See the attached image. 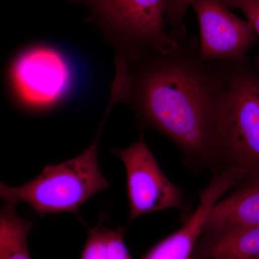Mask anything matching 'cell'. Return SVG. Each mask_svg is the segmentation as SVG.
Listing matches in <instances>:
<instances>
[{"mask_svg": "<svg viewBox=\"0 0 259 259\" xmlns=\"http://www.w3.org/2000/svg\"><path fill=\"white\" fill-rule=\"evenodd\" d=\"M255 69L259 71V54L255 59Z\"/></svg>", "mask_w": 259, "mask_h": 259, "instance_id": "cell-16", "label": "cell"}, {"mask_svg": "<svg viewBox=\"0 0 259 259\" xmlns=\"http://www.w3.org/2000/svg\"><path fill=\"white\" fill-rule=\"evenodd\" d=\"M245 177L244 171L236 167L214 172L209 185L201 191L195 212L178 231L153 247L142 259H190L209 209L225 194L241 185Z\"/></svg>", "mask_w": 259, "mask_h": 259, "instance_id": "cell-8", "label": "cell"}, {"mask_svg": "<svg viewBox=\"0 0 259 259\" xmlns=\"http://www.w3.org/2000/svg\"><path fill=\"white\" fill-rule=\"evenodd\" d=\"M251 259H259V256L258 257H256V258H251Z\"/></svg>", "mask_w": 259, "mask_h": 259, "instance_id": "cell-17", "label": "cell"}, {"mask_svg": "<svg viewBox=\"0 0 259 259\" xmlns=\"http://www.w3.org/2000/svg\"><path fill=\"white\" fill-rule=\"evenodd\" d=\"M102 129V125L93 144L79 156L59 164L46 166L38 176L23 185L9 187L5 200L25 202L41 215L76 214L87 201L109 187L99 164Z\"/></svg>", "mask_w": 259, "mask_h": 259, "instance_id": "cell-4", "label": "cell"}, {"mask_svg": "<svg viewBox=\"0 0 259 259\" xmlns=\"http://www.w3.org/2000/svg\"><path fill=\"white\" fill-rule=\"evenodd\" d=\"M74 58L59 46L37 42L24 48L8 69L10 91L26 111L44 113L69 101L80 84Z\"/></svg>", "mask_w": 259, "mask_h": 259, "instance_id": "cell-3", "label": "cell"}, {"mask_svg": "<svg viewBox=\"0 0 259 259\" xmlns=\"http://www.w3.org/2000/svg\"><path fill=\"white\" fill-rule=\"evenodd\" d=\"M259 226V175L248 174L234 192L209 209L202 235Z\"/></svg>", "mask_w": 259, "mask_h": 259, "instance_id": "cell-9", "label": "cell"}, {"mask_svg": "<svg viewBox=\"0 0 259 259\" xmlns=\"http://www.w3.org/2000/svg\"><path fill=\"white\" fill-rule=\"evenodd\" d=\"M80 259H132L124 240L123 231L102 225L89 231Z\"/></svg>", "mask_w": 259, "mask_h": 259, "instance_id": "cell-12", "label": "cell"}, {"mask_svg": "<svg viewBox=\"0 0 259 259\" xmlns=\"http://www.w3.org/2000/svg\"><path fill=\"white\" fill-rule=\"evenodd\" d=\"M191 6L198 19L199 53L204 60L238 62L247 59L258 37L246 20L235 15L223 0H193Z\"/></svg>", "mask_w": 259, "mask_h": 259, "instance_id": "cell-7", "label": "cell"}, {"mask_svg": "<svg viewBox=\"0 0 259 259\" xmlns=\"http://www.w3.org/2000/svg\"><path fill=\"white\" fill-rule=\"evenodd\" d=\"M223 93L218 113L221 160L259 175V71L248 60L218 61Z\"/></svg>", "mask_w": 259, "mask_h": 259, "instance_id": "cell-2", "label": "cell"}, {"mask_svg": "<svg viewBox=\"0 0 259 259\" xmlns=\"http://www.w3.org/2000/svg\"><path fill=\"white\" fill-rule=\"evenodd\" d=\"M259 256V226L202 235L190 259H251Z\"/></svg>", "mask_w": 259, "mask_h": 259, "instance_id": "cell-10", "label": "cell"}, {"mask_svg": "<svg viewBox=\"0 0 259 259\" xmlns=\"http://www.w3.org/2000/svg\"><path fill=\"white\" fill-rule=\"evenodd\" d=\"M112 152L125 166L130 221L163 209L184 208L182 191L162 171L144 135L128 147Z\"/></svg>", "mask_w": 259, "mask_h": 259, "instance_id": "cell-6", "label": "cell"}, {"mask_svg": "<svg viewBox=\"0 0 259 259\" xmlns=\"http://www.w3.org/2000/svg\"><path fill=\"white\" fill-rule=\"evenodd\" d=\"M116 56L136 59L165 41V0H88Z\"/></svg>", "mask_w": 259, "mask_h": 259, "instance_id": "cell-5", "label": "cell"}, {"mask_svg": "<svg viewBox=\"0 0 259 259\" xmlns=\"http://www.w3.org/2000/svg\"><path fill=\"white\" fill-rule=\"evenodd\" d=\"M10 186L5 185L0 181V199L4 201L8 197V190H9Z\"/></svg>", "mask_w": 259, "mask_h": 259, "instance_id": "cell-15", "label": "cell"}, {"mask_svg": "<svg viewBox=\"0 0 259 259\" xmlns=\"http://www.w3.org/2000/svg\"><path fill=\"white\" fill-rule=\"evenodd\" d=\"M192 1L193 0H165V18L171 26L170 32L187 33L184 20Z\"/></svg>", "mask_w": 259, "mask_h": 259, "instance_id": "cell-13", "label": "cell"}, {"mask_svg": "<svg viewBox=\"0 0 259 259\" xmlns=\"http://www.w3.org/2000/svg\"><path fill=\"white\" fill-rule=\"evenodd\" d=\"M17 204L5 200L0 209V259H32L28 247L32 224L19 216Z\"/></svg>", "mask_w": 259, "mask_h": 259, "instance_id": "cell-11", "label": "cell"}, {"mask_svg": "<svg viewBox=\"0 0 259 259\" xmlns=\"http://www.w3.org/2000/svg\"><path fill=\"white\" fill-rule=\"evenodd\" d=\"M111 96L127 104L140 125L171 140L190 166L219 170L218 113L223 79L218 61L204 60L199 41L170 32L139 57L115 56Z\"/></svg>", "mask_w": 259, "mask_h": 259, "instance_id": "cell-1", "label": "cell"}, {"mask_svg": "<svg viewBox=\"0 0 259 259\" xmlns=\"http://www.w3.org/2000/svg\"><path fill=\"white\" fill-rule=\"evenodd\" d=\"M223 2L231 9L236 8L241 10L245 20L259 35V0H223Z\"/></svg>", "mask_w": 259, "mask_h": 259, "instance_id": "cell-14", "label": "cell"}]
</instances>
